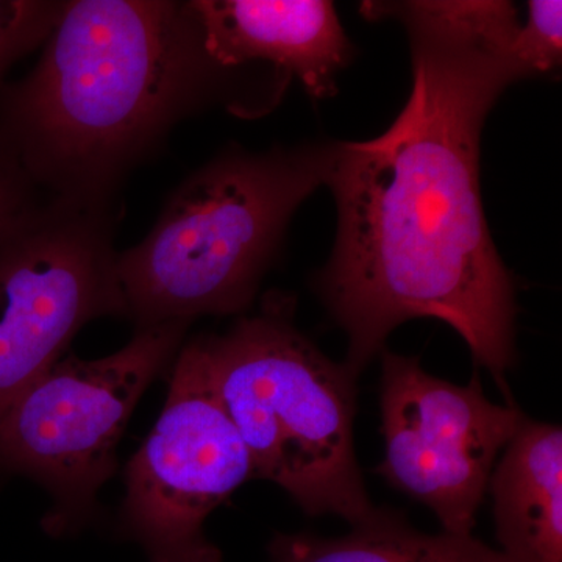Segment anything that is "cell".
Instances as JSON below:
<instances>
[{"label":"cell","mask_w":562,"mask_h":562,"mask_svg":"<svg viewBox=\"0 0 562 562\" xmlns=\"http://www.w3.org/2000/svg\"><path fill=\"white\" fill-rule=\"evenodd\" d=\"M408 32L413 91L379 138L335 144L338 236L317 286L360 373L403 322L449 324L509 394L514 291L484 217L480 136L503 91L530 77L512 2L364 3Z\"/></svg>","instance_id":"6da1fadb"},{"label":"cell","mask_w":562,"mask_h":562,"mask_svg":"<svg viewBox=\"0 0 562 562\" xmlns=\"http://www.w3.org/2000/svg\"><path fill=\"white\" fill-rule=\"evenodd\" d=\"M188 3L74 0L7 95L0 144L29 179L94 202L190 105L206 66Z\"/></svg>","instance_id":"7a4b0ae2"},{"label":"cell","mask_w":562,"mask_h":562,"mask_svg":"<svg viewBox=\"0 0 562 562\" xmlns=\"http://www.w3.org/2000/svg\"><path fill=\"white\" fill-rule=\"evenodd\" d=\"M333 151H231L184 180L146 239L117 257L138 330L246 310L292 213L327 183Z\"/></svg>","instance_id":"3957f363"},{"label":"cell","mask_w":562,"mask_h":562,"mask_svg":"<svg viewBox=\"0 0 562 562\" xmlns=\"http://www.w3.org/2000/svg\"><path fill=\"white\" fill-rule=\"evenodd\" d=\"M292 314L291 297L271 294L202 344L254 479L279 484L310 516L335 514L353 527L379 512L355 453L358 375L325 357Z\"/></svg>","instance_id":"277c9868"},{"label":"cell","mask_w":562,"mask_h":562,"mask_svg":"<svg viewBox=\"0 0 562 562\" xmlns=\"http://www.w3.org/2000/svg\"><path fill=\"white\" fill-rule=\"evenodd\" d=\"M190 324L140 328L124 349L99 360L55 362L0 420V471L49 491L47 530H76L90 519L116 471L117 443L136 403L179 353Z\"/></svg>","instance_id":"5b68a950"},{"label":"cell","mask_w":562,"mask_h":562,"mask_svg":"<svg viewBox=\"0 0 562 562\" xmlns=\"http://www.w3.org/2000/svg\"><path fill=\"white\" fill-rule=\"evenodd\" d=\"M127 314L94 202L29 206L0 235V420L88 324Z\"/></svg>","instance_id":"8992f818"},{"label":"cell","mask_w":562,"mask_h":562,"mask_svg":"<svg viewBox=\"0 0 562 562\" xmlns=\"http://www.w3.org/2000/svg\"><path fill=\"white\" fill-rule=\"evenodd\" d=\"M177 358L165 408L127 465L124 525L149 562H221L203 525L254 468L201 336Z\"/></svg>","instance_id":"52a82bcc"},{"label":"cell","mask_w":562,"mask_h":562,"mask_svg":"<svg viewBox=\"0 0 562 562\" xmlns=\"http://www.w3.org/2000/svg\"><path fill=\"white\" fill-rule=\"evenodd\" d=\"M382 427L386 457L379 472L430 508L443 532L472 536L498 454L524 414L495 405L473 375L460 386L430 375L417 358L383 350Z\"/></svg>","instance_id":"ba28073f"},{"label":"cell","mask_w":562,"mask_h":562,"mask_svg":"<svg viewBox=\"0 0 562 562\" xmlns=\"http://www.w3.org/2000/svg\"><path fill=\"white\" fill-rule=\"evenodd\" d=\"M203 50L221 68L271 63L316 99L335 95L351 46L325 0H198L188 3Z\"/></svg>","instance_id":"9c48e42d"},{"label":"cell","mask_w":562,"mask_h":562,"mask_svg":"<svg viewBox=\"0 0 562 562\" xmlns=\"http://www.w3.org/2000/svg\"><path fill=\"white\" fill-rule=\"evenodd\" d=\"M495 531L508 562H562V430L524 417L492 472Z\"/></svg>","instance_id":"30bf717a"},{"label":"cell","mask_w":562,"mask_h":562,"mask_svg":"<svg viewBox=\"0 0 562 562\" xmlns=\"http://www.w3.org/2000/svg\"><path fill=\"white\" fill-rule=\"evenodd\" d=\"M269 553L273 562H508L473 536L427 535L384 509L344 538L277 535Z\"/></svg>","instance_id":"8fae6325"},{"label":"cell","mask_w":562,"mask_h":562,"mask_svg":"<svg viewBox=\"0 0 562 562\" xmlns=\"http://www.w3.org/2000/svg\"><path fill=\"white\" fill-rule=\"evenodd\" d=\"M66 2L0 0V80L18 58L46 43Z\"/></svg>","instance_id":"7c38bea8"},{"label":"cell","mask_w":562,"mask_h":562,"mask_svg":"<svg viewBox=\"0 0 562 562\" xmlns=\"http://www.w3.org/2000/svg\"><path fill=\"white\" fill-rule=\"evenodd\" d=\"M528 16L514 36L513 50L520 65L535 74L560 68L562 54V2L532 0Z\"/></svg>","instance_id":"4fadbf2b"},{"label":"cell","mask_w":562,"mask_h":562,"mask_svg":"<svg viewBox=\"0 0 562 562\" xmlns=\"http://www.w3.org/2000/svg\"><path fill=\"white\" fill-rule=\"evenodd\" d=\"M31 179L0 144V235L24 213L31 203Z\"/></svg>","instance_id":"5bb4252c"}]
</instances>
